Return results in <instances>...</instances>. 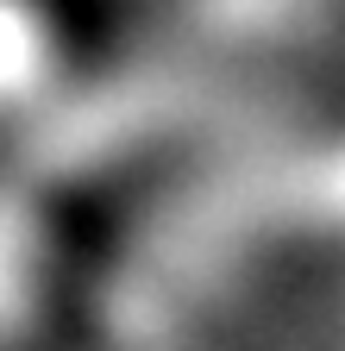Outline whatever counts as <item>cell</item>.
Masks as SVG:
<instances>
[{
	"label": "cell",
	"mask_w": 345,
	"mask_h": 351,
	"mask_svg": "<svg viewBox=\"0 0 345 351\" xmlns=\"http://www.w3.org/2000/svg\"><path fill=\"white\" fill-rule=\"evenodd\" d=\"M69 75V25L57 0H0V119H32Z\"/></svg>",
	"instance_id": "6da1fadb"
},
{
	"label": "cell",
	"mask_w": 345,
	"mask_h": 351,
	"mask_svg": "<svg viewBox=\"0 0 345 351\" xmlns=\"http://www.w3.org/2000/svg\"><path fill=\"white\" fill-rule=\"evenodd\" d=\"M276 207H283V219L295 213L301 226L339 232V226H345V145H326V151H314V157H301V163L283 176Z\"/></svg>",
	"instance_id": "7a4b0ae2"
},
{
	"label": "cell",
	"mask_w": 345,
	"mask_h": 351,
	"mask_svg": "<svg viewBox=\"0 0 345 351\" xmlns=\"http://www.w3.org/2000/svg\"><path fill=\"white\" fill-rule=\"evenodd\" d=\"M38 276H45V245H38L32 207L0 195V332L19 326V307L38 295Z\"/></svg>",
	"instance_id": "3957f363"
}]
</instances>
